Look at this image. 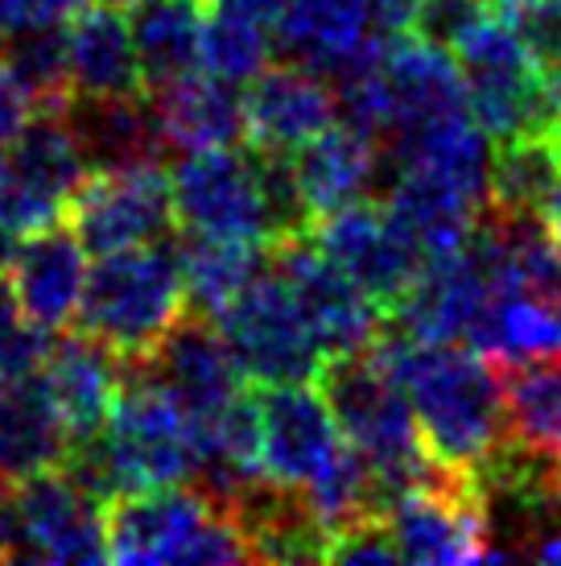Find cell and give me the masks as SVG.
Listing matches in <instances>:
<instances>
[{"label":"cell","instance_id":"1","mask_svg":"<svg viewBox=\"0 0 561 566\" xmlns=\"http://www.w3.org/2000/svg\"><path fill=\"white\" fill-rule=\"evenodd\" d=\"M375 352L405 389L430 463L451 475L479 472L508 439L499 364L475 347L405 339L396 331L380 335Z\"/></svg>","mask_w":561,"mask_h":566},{"label":"cell","instance_id":"2","mask_svg":"<svg viewBox=\"0 0 561 566\" xmlns=\"http://www.w3.org/2000/svg\"><path fill=\"white\" fill-rule=\"evenodd\" d=\"M170 187L173 223L187 237L248 240L261 249H277L310 232L289 158H268L235 145L199 149L170 174Z\"/></svg>","mask_w":561,"mask_h":566},{"label":"cell","instance_id":"3","mask_svg":"<svg viewBox=\"0 0 561 566\" xmlns=\"http://www.w3.org/2000/svg\"><path fill=\"white\" fill-rule=\"evenodd\" d=\"M63 468L99 501H112L120 492L187 484L199 472L187 409L166 380L137 368L116 397L108 422L92 439L75 442Z\"/></svg>","mask_w":561,"mask_h":566},{"label":"cell","instance_id":"4","mask_svg":"<svg viewBox=\"0 0 561 566\" xmlns=\"http://www.w3.org/2000/svg\"><path fill=\"white\" fill-rule=\"evenodd\" d=\"M190 311L182 261L161 240L137 249L104 252L99 265L87 269L78 327L125 360L137 373L154 360L161 339Z\"/></svg>","mask_w":561,"mask_h":566},{"label":"cell","instance_id":"5","mask_svg":"<svg viewBox=\"0 0 561 566\" xmlns=\"http://www.w3.org/2000/svg\"><path fill=\"white\" fill-rule=\"evenodd\" d=\"M314 385L327 397L347 447L372 472L384 504L434 468L425 447H421L405 389L392 377V368L375 352V344L363 347V352H351V356L327 360L318 368Z\"/></svg>","mask_w":561,"mask_h":566},{"label":"cell","instance_id":"6","mask_svg":"<svg viewBox=\"0 0 561 566\" xmlns=\"http://www.w3.org/2000/svg\"><path fill=\"white\" fill-rule=\"evenodd\" d=\"M108 563H252L232 504L187 484L104 501Z\"/></svg>","mask_w":561,"mask_h":566},{"label":"cell","instance_id":"7","mask_svg":"<svg viewBox=\"0 0 561 566\" xmlns=\"http://www.w3.org/2000/svg\"><path fill=\"white\" fill-rule=\"evenodd\" d=\"M446 54L463 75L467 104L487 133V142H504V137L532 133V128H561L546 99L541 66L532 63L520 38L504 25L496 0L487 13H479L454 38Z\"/></svg>","mask_w":561,"mask_h":566},{"label":"cell","instance_id":"8","mask_svg":"<svg viewBox=\"0 0 561 566\" xmlns=\"http://www.w3.org/2000/svg\"><path fill=\"white\" fill-rule=\"evenodd\" d=\"M215 318L223 344L232 347L244 380L256 385H297L314 380L327 364L310 323L297 306L289 282L277 269H261Z\"/></svg>","mask_w":561,"mask_h":566},{"label":"cell","instance_id":"9","mask_svg":"<svg viewBox=\"0 0 561 566\" xmlns=\"http://www.w3.org/2000/svg\"><path fill=\"white\" fill-rule=\"evenodd\" d=\"M87 154L66 112H33V120L0 149V228L9 237H33L63 223L66 203L83 182Z\"/></svg>","mask_w":561,"mask_h":566},{"label":"cell","instance_id":"10","mask_svg":"<svg viewBox=\"0 0 561 566\" xmlns=\"http://www.w3.org/2000/svg\"><path fill=\"white\" fill-rule=\"evenodd\" d=\"M384 534L401 563H487L491 521L470 475L430 472L384 504Z\"/></svg>","mask_w":561,"mask_h":566},{"label":"cell","instance_id":"11","mask_svg":"<svg viewBox=\"0 0 561 566\" xmlns=\"http://www.w3.org/2000/svg\"><path fill=\"white\" fill-rule=\"evenodd\" d=\"M71 232L87 252H120L157 244L178 228L173 187L161 158L92 166L71 195Z\"/></svg>","mask_w":561,"mask_h":566},{"label":"cell","instance_id":"12","mask_svg":"<svg viewBox=\"0 0 561 566\" xmlns=\"http://www.w3.org/2000/svg\"><path fill=\"white\" fill-rule=\"evenodd\" d=\"M306 237L384 315L405 298L409 285L417 282L421 269H425V256L396 228L389 207L372 203V199H356V203H347L339 211L322 216V220H314Z\"/></svg>","mask_w":561,"mask_h":566},{"label":"cell","instance_id":"13","mask_svg":"<svg viewBox=\"0 0 561 566\" xmlns=\"http://www.w3.org/2000/svg\"><path fill=\"white\" fill-rule=\"evenodd\" d=\"M17 546L38 563H108L104 501L66 468H46L13 484Z\"/></svg>","mask_w":561,"mask_h":566},{"label":"cell","instance_id":"14","mask_svg":"<svg viewBox=\"0 0 561 566\" xmlns=\"http://www.w3.org/2000/svg\"><path fill=\"white\" fill-rule=\"evenodd\" d=\"M268 256H273V269L294 290L297 306H301V315L310 323L314 339H318L327 360L363 352L380 339L384 311L347 273L330 265L327 256L310 244V237L285 240L277 249H268Z\"/></svg>","mask_w":561,"mask_h":566},{"label":"cell","instance_id":"15","mask_svg":"<svg viewBox=\"0 0 561 566\" xmlns=\"http://www.w3.org/2000/svg\"><path fill=\"white\" fill-rule=\"evenodd\" d=\"M240 95L244 112V142L256 154L289 158L318 137L330 120H339V95L318 71L301 63L261 66Z\"/></svg>","mask_w":561,"mask_h":566},{"label":"cell","instance_id":"16","mask_svg":"<svg viewBox=\"0 0 561 566\" xmlns=\"http://www.w3.org/2000/svg\"><path fill=\"white\" fill-rule=\"evenodd\" d=\"M145 373H154L157 380L170 385V394L182 401L190 418V434L199 426L215 422L227 406H235L240 397L248 394L244 373L235 364L232 347L223 344L215 318L187 311L182 323L161 339L154 352V360L145 364Z\"/></svg>","mask_w":561,"mask_h":566},{"label":"cell","instance_id":"17","mask_svg":"<svg viewBox=\"0 0 561 566\" xmlns=\"http://www.w3.org/2000/svg\"><path fill=\"white\" fill-rule=\"evenodd\" d=\"M389 33L380 25V0H280L273 46L318 75H343L372 59Z\"/></svg>","mask_w":561,"mask_h":566},{"label":"cell","instance_id":"18","mask_svg":"<svg viewBox=\"0 0 561 566\" xmlns=\"http://www.w3.org/2000/svg\"><path fill=\"white\" fill-rule=\"evenodd\" d=\"M59 38H63L66 75H71V99L145 92L128 4L87 0L59 21Z\"/></svg>","mask_w":561,"mask_h":566},{"label":"cell","instance_id":"19","mask_svg":"<svg viewBox=\"0 0 561 566\" xmlns=\"http://www.w3.org/2000/svg\"><path fill=\"white\" fill-rule=\"evenodd\" d=\"M4 277L13 285L21 315L46 335H59L78 318L87 285V249L63 223H50L33 237L17 240Z\"/></svg>","mask_w":561,"mask_h":566},{"label":"cell","instance_id":"20","mask_svg":"<svg viewBox=\"0 0 561 566\" xmlns=\"http://www.w3.org/2000/svg\"><path fill=\"white\" fill-rule=\"evenodd\" d=\"M380 161H384L380 137L351 120H330L318 137L289 154V174L310 223L356 199H368Z\"/></svg>","mask_w":561,"mask_h":566},{"label":"cell","instance_id":"21","mask_svg":"<svg viewBox=\"0 0 561 566\" xmlns=\"http://www.w3.org/2000/svg\"><path fill=\"white\" fill-rule=\"evenodd\" d=\"M38 377L46 385L50 401L71 434V447H75L108 422L112 406L128 380V368L116 352H108L92 335H66L46 347Z\"/></svg>","mask_w":561,"mask_h":566},{"label":"cell","instance_id":"22","mask_svg":"<svg viewBox=\"0 0 561 566\" xmlns=\"http://www.w3.org/2000/svg\"><path fill=\"white\" fill-rule=\"evenodd\" d=\"M149 95L157 133L166 149L178 154H199V149H219V145L244 142V112H240V87L223 83L207 71L182 75Z\"/></svg>","mask_w":561,"mask_h":566},{"label":"cell","instance_id":"23","mask_svg":"<svg viewBox=\"0 0 561 566\" xmlns=\"http://www.w3.org/2000/svg\"><path fill=\"white\" fill-rule=\"evenodd\" d=\"M71 451L59 409L50 401L46 385L38 373L0 385V475L25 480L46 468H63Z\"/></svg>","mask_w":561,"mask_h":566},{"label":"cell","instance_id":"24","mask_svg":"<svg viewBox=\"0 0 561 566\" xmlns=\"http://www.w3.org/2000/svg\"><path fill=\"white\" fill-rule=\"evenodd\" d=\"M561 187V128H532L491 142L484 211L546 216Z\"/></svg>","mask_w":561,"mask_h":566},{"label":"cell","instance_id":"25","mask_svg":"<svg viewBox=\"0 0 561 566\" xmlns=\"http://www.w3.org/2000/svg\"><path fill=\"white\" fill-rule=\"evenodd\" d=\"M128 21H133L145 92H157L182 75L203 71L199 50H203L207 9L199 0H133Z\"/></svg>","mask_w":561,"mask_h":566},{"label":"cell","instance_id":"26","mask_svg":"<svg viewBox=\"0 0 561 566\" xmlns=\"http://www.w3.org/2000/svg\"><path fill=\"white\" fill-rule=\"evenodd\" d=\"M66 116L87 154V166H120V161L161 158V133H157L149 95H104V99H71Z\"/></svg>","mask_w":561,"mask_h":566},{"label":"cell","instance_id":"27","mask_svg":"<svg viewBox=\"0 0 561 566\" xmlns=\"http://www.w3.org/2000/svg\"><path fill=\"white\" fill-rule=\"evenodd\" d=\"M504 430L529 455L561 463V356L504 364Z\"/></svg>","mask_w":561,"mask_h":566},{"label":"cell","instance_id":"28","mask_svg":"<svg viewBox=\"0 0 561 566\" xmlns=\"http://www.w3.org/2000/svg\"><path fill=\"white\" fill-rule=\"evenodd\" d=\"M268 249L248 244V240H223V237H187L178 249L182 261V282H187L190 311L199 315H219L244 285L261 273Z\"/></svg>","mask_w":561,"mask_h":566},{"label":"cell","instance_id":"29","mask_svg":"<svg viewBox=\"0 0 561 566\" xmlns=\"http://www.w3.org/2000/svg\"><path fill=\"white\" fill-rule=\"evenodd\" d=\"M268 54H273V25L240 9L207 4L203 50H199V66L207 75L244 87L261 66H268Z\"/></svg>","mask_w":561,"mask_h":566},{"label":"cell","instance_id":"30","mask_svg":"<svg viewBox=\"0 0 561 566\" xmlns=\"http://www.w3.org/2000/svg\"><path fill=\"white\" fill-rule=\"evenodd\" d=\"M0 54L9 59L13 75L21 80V87L30 92L33 108L66 112V104H71V75H66V54H63L59 25L4 38Z\"/></svg>","mask_w":561,"mask_h":566},{"label":"cell","instance_id":"31","mask_svg":"<svg viewBox=\"0 0 561 566\" xmlns=\"http://www.w3.org/2000/svg\"><path fill=\"white\" fill-rule=\"evenodd\" d=\"M46 347L50 335L21 315V306L13 298V285H9L4 269H0V385L38 373L42 360H46Z\"/></svg>","mask_w":561,"mask_h":566},{"label":"cell","instance_id":"32","mask_svg":"<svg viewBox=\"0 0 561 566\" xmlns=\"http://www.w3.org/2000/svg\"><path fill=\"white\" fill-rule=\"evenodd\" d=\"M496 13L541 71L561 63V0H496Z\"/></svg>","mask_w":561,"mask_h":566},{"label":"cell","instance_id":"33","mask_svg":"<svg viewBox=\"0 0 561 566\" xmlns=\"http://www.w3.org/2000/svg\"><path fill=\"white\" fill-rule=\"evenodd\" d=\"M71 9H78V0H0V42L17 33L50 30Z\"/></svg>","mask_w":561,"mask_h":566},{"label":"cell","instance_id":"34","mask_svg":"<svg viewBox=\"0 0 561 566\" xmlns=\"http://www.w3.org/2000/svg\"><path fill=\"white\" fill-rule=\"evenodd\" d=\"M33 99L30 92L21 87V80L13 75V66H9V59L0 54V149L13 142L21 128L33 120Z\"/></svg>","mask_w":561,"mask_h":566},{"label":"cell","instance_id":"35","mask_svg":"<svg viewBox=\"0 0 561 566\" xmlns=\"http://www.w3.org/2000/svg\"><path fill=\"white\" fill-rule=\"evenodd\" d=\"M0 558H21L17 546V513H13V480L0 475Z\"/></svg>","mask_w":561,"mask_h":566},{"label":"cell","instance_id":"36","mask_svg":"<svg viewBox=\"0 0 561 566\" xmlns=\"http://www.w3.org/2000/svg\"><path fill=\"white\" fill-rule=\"evenodd\" d=\"M78 4H87V0H78ZM116 4H133V0H116Z\"/></svg>","mask_w":561,"mask_h":566}]
</instances>
